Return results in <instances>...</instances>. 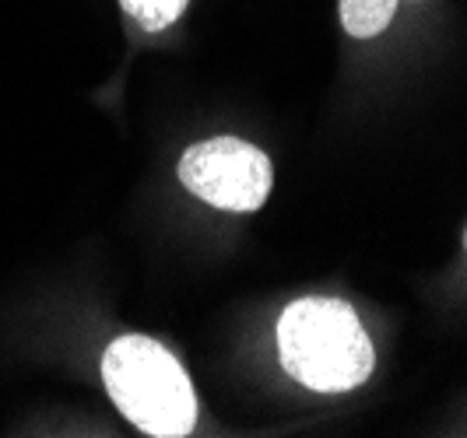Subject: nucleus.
I'll return each instance as SVG.
<instances>
[{
	"mask_svg": "<svg viewBox=\"0 0 467 438\" xmlns=\"http://www.w3.org/2000/svg\"><path fill=\"white\" fill-rule=\"evenodd\" d=\"M285 372L313 392H348L373 375V341L348 301L299 299L278 320Z\"/></svg>",
	"mask_w": 467,
	"mask_h": 438,
	"instance_id": "obj_1",
	"label": "nucleus"
},
{
	"mask_svg": "<svg viewBox=\"0 0 467 438\" xmlns=\"http://www.w3.org/2000/svg\"><path fill=\"white\" fill-rule=\"evenodd\" d=\"M106 390L134 428L155 438H183L197 424V396L176 354L151 337L127 333L102 354Z\"/></svg>",
	"mask_w": 467,
	"mask_h": 438,
	"instance_id": "obj_2",
	"label": "nucleus"
},
{
	"mask_svg": "<svg viewBox=\"0 0 467 438\" xmlns=\"http://www.w3.org/2000/svg\"><path fill=\"white\" fill-rule=\"evenodd\" d=\"M180 183L211 208L250 214L271 197L275 168L271 158L246 140L211 138L183 151Z\"/></svg>",
	"mask_w": 467,
	"mask_h": 438,
	"instance_id": "obj_3",
	"label": "nucleus"
},
{
	"mask_svg": "<svg viewBox=\"0 0 467 438\" xmlns=\"http://www.w3.org/2000/svg\"><path fill=\"white\" fill-rule=\"evenodd\" d=\"M398 0H341V25L355 39H373L394 22Z\"/></svg>",
	"mask_w": 467,
	"mask_h": 438,
	"instance_id": "obj_4",
	"label": "nucleus"
},
{
	"mask_svg": "<svg viewBox=\"0 0 467 438\" xmlns=\"http://www.w3.org/2000/svg\"><path fill=\"white\" fill-rule=\"evenodd\" d=\"M123 11L148 32H162L187 11L190 0H119Z\"/></svg>",
	"mask_w": 467,
	"mask_h": 438,
	"instance_id": "obj_5",
	"label": "nucleus"
},
{
	"mask_svg": "<svg viewBox=\"0 0 467 438\" xmlns=\"http://www.w3.org/2000/svg\"><path fill=\"white\" fill-rule=\"evenodd\" d=\"M464 250H467V231H464Z\"/></svg>",
	"mask_w": 467,
	"mask_h": 438,
	"instance_id": "obj_6",
	"label": "nucleus"
}]
</instances>
